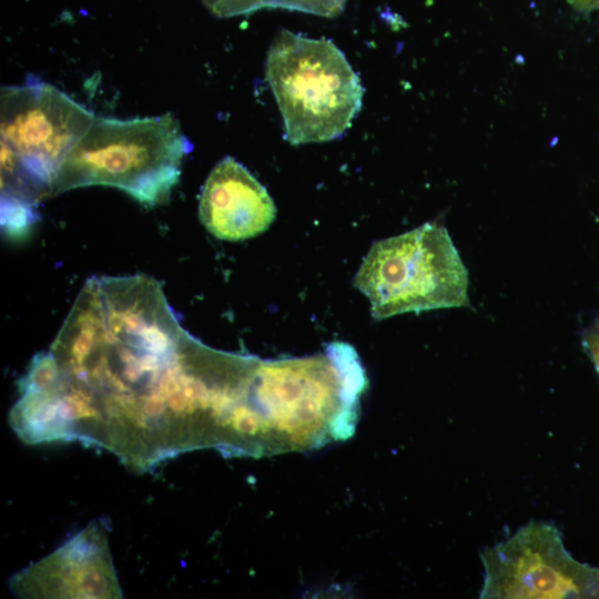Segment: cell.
Listing matches in <instances>:
<instances>
[{
	"instance_id": "3957f363",
	"label": "cell",
	"mask_w": 599,
	"mask_h": 599,
	"mask_svg": "<svg viewBox=\"0 0 599 599\" xmlns=\"http://www.w3.org/2000/svg\"><path fill=\"white\" fill-rule=\"evenodd\" d=\"M95 115L52 84L1 88V204L34 210Z\"/></svg>"
},
{
	"instance_id": "30bf717a",
	"label": "cell",
	"mask_w": 599,
	"mask_h": 599,
	"mask_svg": "<svg viewBox=\"0 0 599 599\" xmlns=\"http://www.w3.org/2000/svg\"><path fill=\"white\" fill-rule=\"evenodd\" d=\"M582 344L599 374V319L595 326L586 331Z\"/></svg>"
},
{
	"instance_id": "7a4b0ae2",
	"label": "cell",
	"mask_w": 599,
	"mask_h": 599,
	"mask_svg": "<svg viewBox=\"0 0 599 599\" xmlns=\"http://www.w3.org/2000/svg\"><path fill=\"white\" fill-rule=\"evenodd\" d=\"M192 149L172 113L159 116L97 118L72 148L50 189V196L78 187L119 189L138 202H166Z\"/></svg>"
},
{
	"instance_id": "ba28073f",
	"label": "cell",
	"mask_w": 599,
	"mask_h": 599,
	"mask_svg": "<svg viewBox=\"0 0 599 599\" xmlns=\"http://www.w3.org/2000/svg\"><path fill=\"white\" fill-rule=\"evenodd\" d=\"M199 216L216 238L237 242L265 232L276 216V207L253 174L232 156H225L202 186Z\"/></svg>"
},
{
	"instance_id": "5b68a950",
	"label": "cell",
	"mask_w": 599,
	"mask_h": 599,
	"mask_svg": "<svg viewBox=\"0 0 599 599\" xmlns=\"http://www.w3.org/2000/svg\"><path fill=\"white\" fill-rule=\"evenodd\" d=\"M353 284L368 298L376 319L470 306L468 271L437 222L374 243Z\"/></svg>"
},
{
	"instance_id": "6da1fadb",
	"label": "cell",
	"mask_w": 599,
	"mask_h": 599,
	"mask_svg": "<svg viewBox=\"0 0 599 599\" xmlns=\"http://www.w3.org/2000/svg\"><path fill=\"white\" fill-rule=\"evenodd\" d=\"M18 387L9 423L26 444L78 441L136 471L223 444L219 352L144 274L89 278Z\"/></svg>"
},
{
	"instance_id": "9c48e42d",
	"label": "cell",
	"mask_w": 599,
	"mask_h": 599,
	"mask_svg": "<svg viewBox=\"0 0 599 599\" xmlns=\"http://www.w3.org/2000/svg\"><path fill=\"white\" fill-rule=\"evenodd\" d=\"M347 0H202L221 18L247 14L265 8H281L333 18L342 12Z\"/></svg>"
},
{
	"instance_id": "277c9868",
	"label": "cell",
	"mask_w": 599,
	"mask_h": 599,
	"mask_svg": "<svg viewBox=\"0 0 599 599\" xmlns=\"http://www.w3.org/2000/svg\"><path fill=\"white\" fill-rule=\"evenodd\" d=\"M266 79L293 145L341 136L362 108L363 85L327 39L282 30L266 57Z\"/></svg>"
},
{
	"instance_id": "8fae6325",
	"label": "cell",
	"mask_w": 599,
	"mask_h": 599,
	"mask_svg": "<svg viewBox=\"0 0 599 599\" xmlns=\"http://www.w3.org/2000/svg\"><path fill=\"white\" fill-rule=\"evenodd\" d=\"M595 9H599V0H592L590 10H595Z\"/></svg>"
},
{
	"instance_id": "52a82bcc",
	"label": "cell",
	"mask_w": 599,
	"mask_h": 599,
	"mask_svg": "<svg viewBox=\"0 0 599 599\" xmlns=\"http://www.w3.org/2000/svg\"><path fill=\"white\" fill-rule=\"evenodd\" d=\"M108 525L94 520L57 550L11 577L20 598H121Z\"/></svg>"
},
{
	"instance_id": "8992f818",
	"label": "cell",
	"mask_w": 599,
	"mask_h": 599,
	"mask_svg": "<svg viewBox=\"0 0 599 599\" xmlns=\"http://www.w3.org/2000/svg\"><path fill=\"white\" fill-rule=\"evenodd\" d=\"M480 557V598H599V568L572 558L551 524L531 521Z\"/></svg>"
}]
</instances>
